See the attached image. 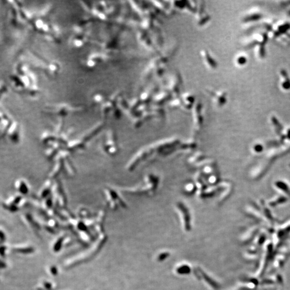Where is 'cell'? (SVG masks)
<instances>
[{
  "label": "cell",
  "instance_id": "obj_1",
  "mask_svg": "<svg viewBox=\"0 0 290 290\" xmlns=\"http://www.w3.org/2000/svg\"><path fill=\"white\" fill-rule=\"evenodd\" d=\"M104 152L109 156H114L117 154L118 150V146L117 139L113 132H108L106 136V139L104 140L102 145Z\"/></svg>",
  "mask_w": 290,
  "mask_h": 290
},
{
  "label": "cell",
  "instance_id": "obj_2",
  "mask_svg": "<svg viewBox=\"0 0 290 290\" xmlns=\"http://www.w3.org/2000/svg\"><path fill=\"white\" fill-rule=\"evenodd\" d=\"M104 194L106 201L111 207L115 208L118 207V206L120 205L122 207L124 206V200L119 195L118 193L113 189L106 188L104 190Z\"/></svg>",
  "mask_w": 290,
  "mask_h": 290
},
{
  "label": "cell",
  "instance_id": "obj_3",
  "mask_svg": "<svg viewBox=\"0 0 290 290\" xmlns=\"http://www.w3.org/2000/svg\"><path fill=\"white\" fill-rule=\"evenodd\" d=\"M28 188H27V186H26L25 184L24 183H22L21 187V192H23L24 194H26V193L28 192Z\"/></svg>",
  "mask_w": 290,
  "mask_h": 290
}]
</instances>
